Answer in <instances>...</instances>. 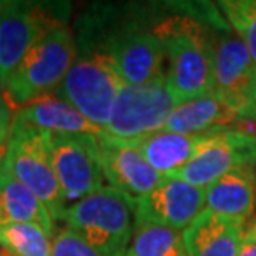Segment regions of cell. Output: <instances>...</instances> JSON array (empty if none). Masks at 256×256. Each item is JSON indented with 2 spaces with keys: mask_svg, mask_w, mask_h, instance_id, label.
Listing matches in <instances>:
<instances>
[{
  "mask_svg": "<svg viewBox=\"0 0 256 256\" xmlns=\"http://www.w3.org/2000/svg\"><path fill=\"white\" fill-rule=\"evenodd\" d=\"M153 30L165 47V76L178 105L213 92V34L186 15L162 18Z\"/></svg>",
  "mask_w": 256,
  "mask_h": 256,
  "instance_id": "1",
  "label": "cell"
},
{
  "mask_svg": "<svg viewBox=\"0 0 256 256\" xmlns=\"http://www.w3.org/2000/svg\"><path fill=\"white\" fill-rule=\"evenodd\" d=\"M76 40L65 24L47 30L32 45L2 88L12 110L55 94L76 58Z\"/></svg>",
  "mask_w": 256,
  "mask_h": 256,
  "instance_id": "2",
  "label": "cell"
},
{
  "mask_svg": "<svg viewBox=\"0 0 256 256\" xmlns=\"http://www.w3.org/2000/svg\"><path fill=\"white\" fill-rule=\"evenodd\" d=\"M76 50L75 62L55 95L105 132L112 108L125 82L105 48L76 44Z\"/></svg>",
  "mask_w": 256,
  "mask_h": 256,
  "instance_id": "3",
  "label": "cell"
},
{
  "mask_svg": "<svg viewBox=\"0 0 256 256\" xmlns=\"http://www.w3.org/2000/svg\"><path fill=\"white\" fill-rule=\"evenodd\" d=\"M62 220L100 256H115L126 253L133 238L135 202L115 188L104 186L70 204Z\"/></svg>",
  "mask_w": 256,
  "mask_h": 256,
  "instance_id": "4",
  "label": "cell"
},
{
  "mask_svg": "<svg viewBox=\"0 0 256 256\" xmlns=\"http://www.w3.org/2000/svg\"><path fill=\"white\" fill-rule=\"evenodd\" d=\"M213 92L242 122L256 120V65L224 17L213 32Z\"/></svg>",
  "mask_w": 256,
  "mask_h": 256,
  "instance_id": "5",
  "label": "cell"
},
{
  "mask_svg": "<svg viewBox=\"0 0 256 256\" xmlns=\"http://www.w3.org/2000/svg\"><path fill=\"white\" fill-rule=\"evenodd\" d=\"M5 168L45 203L54 222L64 218L66 204L54 172L48 132L12 124V136Z\"/></svg>",
  "mask_w": 256,
  "mask_h": 256,
  "instance_id": "6",
  "label": "cell"
},
{
  "mask_svg": "<svg viewBox=\"0 0 256 256\" xmlns=\"http://www.w3.org/2000/svg\"><path fill=\"white\" fill-rule=\"evenodd\" d=\"M176 105L165 75L143 85H124L112 108L105 133L120 140H135L160 132Z\"/></svg>",
  "mask_w": 256,
  "mask_h": 256,
  "instance_id": "7",
  "label": "cell"
},
{
  "mask_svg": "<svg viewBox=\"0 0 256 256\" xmlns=\"http://www.w3.org/2000/svg\"><path fill=\"white\" fill-rule=\"evenodd\" d=\"M48 148L66 204L80 202L105 186L98 155V136L48 133Z\"/></svg>",
  "mask_w": 256,
  "mask_h": 256,
  "instance_id": "8",
  "label": "cell"
},
{
  "mask_svg": "<svg viewBox=\"0 0 256 256\" xmlns=\"http://www.w3.org/2000/svg\"><path fill=\"white\" fill-rule=\"evenodd\" d=\"M240 166H256V135L234 126L206 133L196 155L172 178L206 188Z\"/></svg>",
  "mask_w": 256,
  "mask_h": 256,
  "instance_id": "9",
  "label": "cell"
},
{
  "mask_svg": "<svg viewBox=\"0 0 256 256\" xmlns=\"http://www.w3.org/2000/svg\"><path fill=\"white\" fill-rule=\"evenodd\" d=\"M76 44L90 42L76 40ZM90 45L105 48L112 55L125 85H143L165 75V47L153 28L150 30L143 28L138 24H128L114 30L102 42Z\"/></svg>",
  "mask_w": 256,
  "mask_h": 256,
  "instance_id": "10",
  "label": "cell"
},
{
  "mask_svg": "<svg viewBox=\"0 0 256 256\" xmlns=\"http://www.w3.org/2000/svg\"><path fill=\"white\" fill-rule=\"evenodd\" d=\"M58 24L62 22L40 4L10 0L7 10L0 17V90L32 45Z\"/></svg>",
  "mask_w": 256,
  "mask_h": 256,
  "instance_id": "11",
  "label": "cell"
},
{
  "mask_svg": "<svg viewBox=\"0 0 256 256\" xmlns=\"http://www.w3.org/2000/svg\"><path fill=\"white\" fill-rule=\"evenodd\" d=\"M204 210V188L166 176L155 190L135 202V223L183 232Z\"/></svg>",
  "mask_w": 256,
  "mask_h": 256,
  "instance_id": "12",
  "label": "cell"
},
{
  "mask_svg": "<svg viewBox=\"0 0 256 256\" xmlns=\"http://www.w3.org/2000/svg\"><path fill=\"white\" fill-rule=\"evenodd\" d=\"M98 155L108 186L126 194L133 202L146 196L165 180L130 142L114 138L105 132L98 135Z\"/></svg>",
  "mask_w": 256,
  "mask_h": 256,
  "instance_id": "13",
  "label": "cell"
},
{
  "mask_svg": "<svg viewBox=\"0 0 256 256\" xmlns=\"http://www.w3.org/2000/svg\"><path fill=\"white\" fill-rule=\"evenodd\" d=\"M12 124L48 133L95 136L104 133L102 128L86 120L78 110L55 94L38 96V98L15 108Z\"/></svg>",
  "mask_w": 256,
  "mask_h": 256,
  "instance_id": "14",
  "label": "cell"
},
{
  "mask_svg": "<svg viewBox=\"0 0 256 256\" xmlns=\"http://www.w3.org/2000/svg\"><path fill=\"white\" fill-rule=\"evenodd\" d=\"M256 168L240 166L204 188V208L218 216L246 223L254 213Z\"/></svg>",
  "mask_w": 256,
  "mask_h": 256,
  "instance_id": "15",
  "label": "cell"
},
{
  "mask_svg": "<svg viewBox=\"0 0 256 256\" xmlns=\"http://www.w3.org/2000/svg\"><path fill=\"white\" fill-rule=\"evenodd\" d=\"M244 223L218 216L204 208L182 232L188 256H236Z\"/></svg>",
  "mask_w": 256,
  "mask_h": 256,
  "instance_id": "16",
  "label": "cell"
},
{
  "mask_svg": "<svg viewBox=\"0 0 256 256\" xmlns=\"http://www.w3.org/2000/svg\"><path fill=\"white\" fill-rule=\"evenodd\" d=\"M242 124L238 115L220 100L214 92L202 95L185 104L176 105L168 116L163 130L182 135H203V133L226 130Z\"/></svg>",
  "mask_w": 256,
  "mask_h": 256,
  "instance_id": "17",
  "label": "cell"
},
{
  "mask_svg": "<svg viewBox=\"0 0 256 256\" xmlns=\"http://www.w3.org/2000/svg\"><path fill=\"white\" fill-rule=\"evenodd\" d=\"M204 136H206V133H203V135H182V133L160 130L126 142H130L142 153V156L145 158L153 170L166 178L180 172L196 155Z\"/></svg>",
  "mask_w": 256,
  "mask_h": 256,
  "instance_id": "18",
  "label": "cell"
},
{
  "mask_svg": "<svg viewBox=\"0 0 256 256\" xmlns=\"http://www.w3.org/2000/svg\"><path fill=\"white\" fill-rule=\"evenodd\" d=\"M32 223L54 236L55 222L48 208L34 192L22 185L7 168L0 170V226Z\"/></svg>",
  "mask_w": 256,
  "mask_h": 256,
  "instance_id": "19",
  "label": "cell"
},
{
  "mask_svg": "<svg viewBox=\"0 0 256 256\" xmlns=\"http://www.w3.org/2000/svg\"><path fill=\"white\" fill-rule=\"evenodd\" d=\"M128 253L133 256H188L182 232L150 223H135Z\"/></svg>",
  "mask_w": 256,
  "mask_h": 256,
  "instance_id": "20",
  "label": "cell"
},
{
  "mask_svg": "<svg viewBox=\"0 0 256 256\" xmlns=\"http://www.w3.org/2000/svg\"><path fill=\"white\" fill-rule=\"evenodd\" d=\"M52 234L32 223L0 226V250L7 256H52Z\"/></svg>",
  "mask_w": 256,
  "mask_h": 256,
  "instance_id": "21",
  "label": "cell"
},
{
  "mask_svg": "<svg viewBox=\"0 0 256 256\" xmlns=\"http://www.w3.org/2000/svg\"><path fill=\"white\" fill-rule=\"evenodd\" d=\"M218 5L230 27L242 37L256 65V0H232Z\"/></svg>",
  "mask_w": 256,
  "mask_h": 256,
  "instance_id": "22",
  "label": "cell"
},
{
  "mask_svg": "<svg viewBox=\"0 0 256 256\" xmlns=\"http://www.w3.org/2000/svg\"><path fill=\"white\" fill-rule=\"evenodd\" d=\"M52 256H100L98 252L70 226L60 228L52 240Z\"/></svg>",
  "mask_w": 256,
  "mask_h": 256,
  "instance_id": "23",
  "label": "cell"
},
{
  "mask_svg": "<svg viewBox=\"0 0 256 256\" xmlns=\"http://www.w3.org/2000/svg\"><path fill=\"white\" fill-rule=\"evenodd\" d=\"M236 256H256V222L250 220L243 226V236Z\"/></svg>",
  "mask_w": 256,
  "mask_h": 256,
  "instance_id": "24",
  "label": "cell"
},
{
  "mask_svg": "<svg viewBox=\"0 0 256 256\" xmlns=\"http://www.w3.org/2000/svg\"><path fill=\"white\" fill-rule=\"evenodd\" d=\"M12 118H14V110H12V106L8 105L4 92L0 90V130L12 126Z\"/></svg>",
  "mask_w": 256,
  "mask_h": 256,
  "instance_id": "25",
  "label": "cell"
},
{
  "mask_svg": "<svg viewBox=\"0 0 256 256\" xmlns=\"http://www.w3.org/2000/svg\"><path fill=\"white\" fill-rule=\"evenodd\" d=\"M10 136H12V126L2 128V130H0V170H2L5 158H7V153H8Z\"/></svg>",
  "mask_w": 256,
  "mask_h": 256,
  "instance_id": "26",
  "label": "cell"
},
{
  "mask_svg": "<svg viewBox=\"0 0 256 256\" xmlns=\"http://www.w3.org/2000/svg\"><path fill=\"white\" fill-rule=\"evenodd\" d=\"M8 4H10V0H0V17H2L4 12H5V10H7Z\"/></svg>",
  "mask_w": 256,
  "mask_h": 256,
  "instance_id": "27",
  "label": "cell"
},
{
  "mask_svg": "<svg viewBox=\"0 0 256 256\" xmlns=\"http://www.w3.org/2000/svg\"><path fill=\"white\" fill-rule=\"evenodd\" d=\"M0 256H7V254H5V253L2 252V250H0Z\"/></svg>",
  "mask_w": 256,
  "mask_h": 256,
  "instance_id": "28",
  "label": "cell"
},
{
  "mask_svg": "<svg viewBox=\"0 0 256 256\" xmlns=\"http://www.w3.org/2000/svg\"><path fill=\"white\" fill-rule=\"evenodd\" d=\"M126 253H120V254H115V256H125Z\"/></svg>",
  "mask_w": 256,
  "mask_h": 256,
  "instance_id": "29",
  "label": "cell"
},
{
  "mask_svg": "<svg viewBox=\"0 0 256 256\" xmlns=\"http://www.w3.org/2000/svg\"><path fill=\"white\" fill-rule=\"evenodd\" d=\"M125 256H133V254H132V253H128V252H126V254H125Z\"/></svg>",
  "mask_w": 256,
  "mask_h": 256,
  "instance_id": "30",
  "label": "cell"
},
{
  "mask_svg": "<svg viewBox=\"0 0 256 256\" xmlns=\"http://www.w3.org/2000/svg\"><path fill=\"white\" fill-rule=\"evenodd\" d=\"M254 126H256V120H254Z\"/></svg>",
  "mask_w": 256,
  "mask_h": 256,
  "instance_id": "31",
  "label": "cell"
},
{
  "mask_svg": "<svg viewBox=\"0 0 256 256\" xmlns=\"http://www.w3.org/2000/svg\"><path fill=\"white\" fill-rule=\"evenodd\" d=\"M254 173H256V172H254Z\"/></svg>",
  "mask_w": 256,
  "mask_h": 256,
  "instance_id": "32",
  "label": "cell"
}]
</instances>
